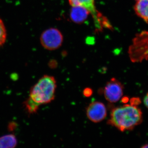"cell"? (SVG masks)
<instances>
[{
  "label": "cell",
  "instance_id": "obj_15",
  "mask_svg": "<svg viewBox=\"0 0 148 148\" xmlns=\"http://www.w3.org/2000/svg\"><path fill=\"white\" fill-rule=\"evenodd\" d=\"M137 1H138V0H137Z\"/></svg>",
  "mask_w": 148,
  "mask_h": 148
},
{
  "label": "cell",
  "instance_id": "obj_14",
  "mask_svg": "<svg viewBox=\"0 0 148 148\" xmlns=\"http://www.w3.org/2000/svg\"><path fill=\"white\" fill-rule=\"evenodd\" d=\"M142 148H148V144L143 146Z\"/></svg>",
  "mask_w": 148,
  "mask_h": 148
},
{
  "label": "cell",
  "instance_id": "obj_2",
  "mask_svg": "<svg viewBox=\"0 0 148 148\" xmlns=\"http://www.w3.org/2000/svg\"><path fill=\"white\" fill-rule=\"evenodd\" d=\"M143 119L141 110L130 103L113 109L108 123L123 132L132 130L142 123Z\"/></svg>",
  "mask_w": 148,
  "mask_h": 148
},
{
  "label": "cell",
  "instance_id": "obj_9",
  "mask_svg": "<svg viewBox=\"0 0 148 148\" xmlns=\"http://www.w3.org/2000/svg\"><path fill=\"white\" fill-rule=\"evenodd\" d=\"M135 13L148 22V0H138L135 6Z\"/></svg>",
  "mask_w": 148,
  "mask_h": 148
},
{
  "label": "cell",
  "instance_id": "obj_10",
  "mask_svg": "<svg viewBox=\"0 0 148 148\" xmlns=\"http://www.w3.org/2000/svg\"><path fill=\"white\" fill-rule=\"evenodd\" d=\"M17 145V139L14 134H8L0 137V148H15Z\"/></svg>",
  "mask_w": 148,
  "mask_h": 148
},
{
  "label": "cell",
  "instance_id": "obj_8",
  "mask_svg": "<svg viewBox=\"0 0 148 148\" xmlns=\"http://www.w3.org/2000/svg\"><path fill=\"white\" fill-rule=\"evenodd\" d=\"M70 12L71 20L76 24H82L87 19L90 14L86 8L82 6H72Z\"/></svg>",
  "mask_w": 148,
  "mask_h": 148
},
{
  "label": "cell",
  "instance_id": "obj_13",
  "mask_svg": "<svg viewBox=\"0 0 148 148\" xmlns=\"http://www.w3.org/2000/svg\"><path fill=\"white\" fill-rule=\"evenodd\" d=\"M144 102L146 107L148 108V92L144 98Z\"/></svg>",
  "mask_w": 148,
  "mask_h": 148
},
{
  "label": "cell",
  "instance_id": "obj_7",
  "mask_svg": "<svg viewBox=\"0 0 148 148\" xmlns=\"http://www.w3.org/2000/svg\"><path fill=\"white\" fill-rule=\"evenodd\" d=\"M86 112L88 119L95 123L103 121L107 116L106 106L101 102H95L90 103Z\"/></svg>",
  "mask_w": 148,
  "mask_h": 148
},
{
  "label": "cell",
  "instance_id": "obj_5",
  "mask_svg": "<svg viewBox=\"0 0 148 148\" xmlns=\"http://www.w3.org/2000/svg\"><path fill=\"white\" fill-rule=\"evenodd\" d=\"M63 36L59 30L51 28L42 32L40 37V42L43 47L49 50L58 49L62 45Z\"/></svg>",
  "mask_w": 148,
  "mask_h": 148
},
{
  "label": "cell",
  "instance_id": "obj_1",
  "mask_svg": "<svg viewBox=\"0 0 148 148\" xmlns=\"http://www.w3.org/2000/svg\"><path fill=\"white\" fill-rule=\"evenodd\" d=\"M56 86L54 77L47 75L42 77L31 88L29 97L24 101V106L27 112L36 113L40 106L53 101Z\"/></svg>",
  "mask_w": 148,
  "mask_h": 148
},
{
  "label": "cell",
  "instance_id": "obj_3",
  "mask_svg": "<svg viewBox=\"0 0 148 148\" xmlns=\"http://www.w3.org/2000/svg\"><path fill=\"white\" fill-rule=\"evenodd\" d=\"M129 55L133 62H141L148 59V32H144L135 37L129 48Z\"/></svg>",
  "mask_w": 148,
  "mask_h": 148
},
{
  "label": "cell",
  "instance_id": "obj_12",
  "mask_svg": "<svg viewBox=\"0 0 148 148\" xmlns=\"http://www.w3.org/2000/svg\"><path fill=\"white\" fill-rule=\"evenodd\" d=\"M92 91L91 88H85L83 91V94L85 97H89L92 95Z\"/></svg>",
  "mask_w": 148,
  "mask_h": 148
},
{
  "label": "cell",
  "instance_id": "obj_4",
  "mask_svg": "<svg viewBox=\"0 0 148 148\" xmlns=\"http://www.w3.org/2000/svg\"><path fill=\"white\" fill-rule=\"evenodd\" d=\"M72 6H82L90 12L94 19L95 27L99 31L103 28L111 29L112 26L108 20L96 9L94 0H69Z\"/></svg>",
  "mask_w": 148,
  "mask_h": 148
},
{
  "label": "cell",
  "instance_id": "obj_11",
  "mask_svg": "<svg viewBox=\"0 0 148 148\" xmlns=\"http://www.w3.org/2000/svg\"><path fill=\"white\" fill-rule=\"evenodd\" d=\"M7 38V32L5 24L0 17V48L4 45Z\"/></svg>",
  "mask_w": 148,
  "mask_h": 148
},
{
  "label": "cell",
  "instance_id": "obj_6",
  "mask_svg": "<svg viewBox=\"0 0 148 148\" xmlns=\"http://www.w3.org/2000/svg\"><path fill=\"white\" fill-rule=\"evenodd\" d=\"M123 86L115 78L107 83L104 90V96L106 100L111 103H116L123 95Z\"/></svg>",
  "mask_w": 148,
  "mask_h": 148
}]
</instances>
